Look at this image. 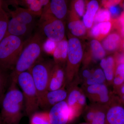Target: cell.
Masks as SVG:
<instances>
[{
	"label": "cell",
	"instance_id": "1",
	"mask_svg": "<svg viewBox=\"0 0 124 124\" xmlns=\"http://www.w3.org/2000/svg\"><path fill=\"white\" fill-rule=\"evenodd\" d=\"M18 87L11 81L1 102L0 114L5 124H19L25 112L24 98Z\"/></svg>",
	"mask_w": 124,
	"mask_h": 124
},
{
	"label": "cell",
	"instance_id": "2",
	"mask_svg": "<svg viewBox=\"0 0 124 124\" xmlns=\"http://www.w3.org/2000/svg\"><path fill=\"white\" fill-rule=\"evenodd\" d=\"M45 41L44 37L39 32L25 41L14 68L10 73L11 81L17 83L18 76L28 71L40 58Z\"/></svg>",
	"mask_w": 124,
	"mask_h": 124
},
{
	"label": "cell",
	"instance_id": "3",
	"mask_svg": "<svg viewBox=\"0 0 124 124\" xmlns=\"http://www.w3.org/2000/svg\"><path fill=\"white\" fill-rule=\"evenodd\" d=\"M24 42L21 37L6 36L0 43V67L9 71L13 70Z\"/></svg>",
	"mask_w": 124,
	"mask_h": 124
},
{
	"label": "cell",
	"instance_id": "4",
	"mask_svg": "<svg viewBox=\"0 0 124 124\" xmlns=\"http://www.w3.org/2000/svg\"><path fill=\"white\" fill-rule=\"evenodd\" d=\"M17 84L21 89L24 98L25 112L30 117L38 111L39 104L37 90L29 71L22 72L18 76Z\"/></svg>",
	"mask_w": 124,
	"mask_h": 124
},
{
	"label": "cell",
	"instance_id": "5",
	"mask_svg": "<svg viewBox=\"0 0 124 124\" xmlns=\"http://www.w3.org/2000/svg\"><path fill=\"white\" fill-rule=\"evenodd\" d=\"M83 57V48L79 39L74 36L69 37L68 40L67 58L65 68L66 87L77 78Z\"/></svg>",
	"mask_w": 124,
	"mask_h": 124
},
{
	"label": "cell",
	"instance_id": "6",
	"mask_svg": "<svg viewBox=\"0 0 124 124\" xmlns=\"http://www.w3.org/2000/svg\"><path fill=\"white\" fill-rule=\"evenodd\" d=\"M38 26L39 32L47 39L57 43L65 38V27L63 21L55 18L45 8Z\"/></svg>",
	"mask_w": 124,
	"mask_h": 124
},
{
	"label": "cell",
	"instance_id": "7",
	"mask_svg": "<svg viewBox=\"0 0 124 124\" xmlns=\"http://www.w3.org/2000/svg\"><path fill=\"white\" fill-rule=\"evenodd\" d=\"M54 64V60L40 58L28 70L32 77L38 93L39 101L48 91L50 78Z\"/></svg>",
	"mask_w": 124,
	"mask_h": 124
},
{
	"label": "cell",
	"instance_id": "8",
	"mask_svg": "<svg viewBox=\"0 0 124 124\" xmlns=\"http://www.w3.org/2000/svg\"><path fill=\"white\" fill-rule=\"evenodd\" d=\"M78 85L77 81L73 80L66 87L68 94L66 101L75 118L82 114L87 106L86 96Z\"/></svg>",
	"mask_w": 124,
	"mask_h": 124
},
{
	"label": "cell",
	"instance_id": "9",
	"mask_svg": "<svg viewBox=\"0 0 124 124\" xmlns=\"http://www.w3.org/2000/svg\"><path fill=\"white\" fill-rule=\"evenodd\" d=\"M86 97L91 104L107 106L112 99L108 85L106 84L81 86Z\"/></svg>",
	"mask_w": 124,
	"mask_h": 124
},
{
	"label": "cell",
	"instance_id": "10",
	"mask_svg": "<svg viewBox=\"0 0 124 124\" xmlns=\"http://www.w3.org/2000/svg\"><path fill=\"white\" fill-rule=\"evenodd\" d=\"M48 113L51 124H68L75 119L66 101L52 107Z\"/></svg>",
	"mask_w": 124,
	"mask_h": 124
},
{
	"label": "cell",
	"instance_id": "11",
	"mask_svg": "<svg viewBox=\"0 0 124 124\" xmlns=\"http://www.w3.org/2000/svg\"><path fill=\"white\" fill-rule=\"evenodd\" d=\"M67 94L66 86L57 90L48 91L39 100V107L44 109L50 108L59 103L66 101Z\"/></svg>",
	"mask_w": 124,
	"mask_h": 124
},
{
	"label": "cell",
	"instance_id": "12",
	"mask_svg": "<svg viewBox=\"0 0 124 124\" xmlns=\"http://www.w3.org/2000/svg\"><path fill=\"white\" fill-rule=\"evenodd\" d=\"M65 68L54 63L50 78L48 91L57 90L66 86Z\"/></svg>",
	"mask_w": 124,
	"mask_h": 124
},
{
	"label": "cell",
	"instance_id": "13",
	"mask_svg": "<svg viewBox=\"0 0 124 124\" xmlns=\"http://www.w3.org/2000/svg\"><path fill=\"white\" fill-rule=\"evenodd\" d=\"M105 124H124V108L119 105L107 106Z\"/></svg>",
	"mask_w": 124,
	"mask_h": 124
},
{
	"label": "cell",
	"instance_id": "14",
	"mask_svg": "<svg viewBox=\"0 0 124 124\" xmlns=\"http://www.w3.org/2000/svg\"><path fill=\"white\" fill-rule=\"evenodd\" d=\"M48 12L58 19L63 20L67 14V2L64 0H52L45 7Z\"/></svg>",
	"mask_w": 124,
	"mask_h": 124
},
{
	"label": "cell",
	"instance_id": "15",
	"mask_svg": "<svg viewBox=\"0 0 124 124\" xmlns=\"http://www.w3.org/2000/svg\"><path fill=\"white\" fill-rule=\"evenodd\" d=\"M11 17L9 20L6 35H12L23 38L30 33L32 29L16 18Z\"/></svg>",
	"mask_w": 124,
	"mask_h": 124
},
{
	"label": "cell",
	"instance_id": "16",
	"mask_svg": "<svg viewBox=\"0 0 124 124\" xmlns=\"http://www.w3.org/2000/svg\"><path fill=\"white\" fill-rule=\"evenodd\" d=\"M68 40L66 38L57 42L53 55L55 64L66 68L67 58Z\"/></svg>",
	"mask_w": 124,
	"mask_h": 124
},
{
	"label": "cell",
	"instance_id": "17",
	"mask_svg": "<svg viewBox=\"0 0 124 124\" xmlns=\"http://www.w3.org/2000/svg\"><path fill=\"white\" fill-rule=\"evenodd\" d=\"M10 13L11 17L16 18L20 22L32 29L35 24L36 17L27 9L17 7Z\"/></svg>",
	"mask_w": 124,
	"mask_h": 124
},
{
	"label": "cell",
	"instance_id": "18",
	"mask_svg": "<svg viewBox=\"0 0 124 124\" xmlns=\"http://www.w3.org/2000/svg\"><path fill=\"white\" fill-rule=\"evenodd\" d=\"M50 1L48 0H25L18 1V2L26 7V9L35 17H40L45 7L49 4Z\"/></svg>",
	"mask_w": 124,
	"mask_h": 124
},
{
	"label": "cell",
	"instance_id": "19",
	"mask_svg": "<svg viewBox=\"0 0 124 124\" xmlns=\"http://www.w3.org/2000/svg\"><path fill=\"white\" fill-rule=\"evenodd\" d=\"M100 68L103 71L108 85L113 83L115 71V60L114 57L108 56L100 60Z\"/></svg>",
	"mask_w": 124,
	"mask_h": 124
},
{
	"label": "cell",
	"instance_id": "20",
	"mask_svg": "<svg viewBox=\"0 0 124 124\" xmlns=\"http://www.w3.org/2000/svg\"><path fill=\"white\" fill-rule=\"evenodd\" d=\"M122 42L120 35L117 32H113L105 37L102 41L101 44L106 51L113 52L119 48Z\"/></svg>",
	"mask_w": 124,
	"mask_h": 124
},
{
	"label": "cell",
	"instance_id": "21",
	"mask_svg": "<svg viewBox=\"0 0 124 124\" xmlns=\"http://www.w3.org/2000/svg\"><path fill=\"white\" fill-rule=\"evenodd\" d=\"M99 9V4L97 1L92 0L87 4L86 10L83 16V22L87 29L93 27L94 17Z\"/></svg>",
	"mask_w": 124,
	"mask_h": 124
},
{
	"label": "cell",
	"instance_id": "22",
	"mask_svg": "<svg viewBox=\"0 0 124 124\" xmlns=\"http://www.w3.org/2000/svg\"><path fill=\"white\" fill-rule=\"evenodd\" d=\"M70 19L68 28L71 34L75 37L84 35L86 31V28L83 21L75 18L76 16L70 14Z\"/></svg>",
	"mask_w": 124,
	"mask_h": 124
},
{
	"label": "cell",
	"instance_id": "23",
	"mask_svg": "<svg viewBox=\"0 0 124 124\" xmlns=\"http://www.w3.org/2000/svg\"><path fill=\"white\" fill-rule=\"evenodd\" d=\"M112 23L110 21L96 23L91 30V35L97 39H102L108 35L112 29Z\"/></svg>",
	"mask_w": 124,
	"mask_h": 124
},
{
	"label": "cell",
	"instance_id": "24",
	"mask_svg": "<svg viewBox=\"0 0 124 124\" xmlns=\"http://www.w3.org/2000/svg\"><path fill=\"white\" fill-rule=\"evenodd\" d=\"M102 84L107 85L103 71L101 68L99 67L93 69L91 76L81 85V86Z\"/></svg>",
	"mask_w": 124,
	"mask_h": 124
},
{
	"label": "cell",
	"instance_id": "25",
	"mask_svg": "<svg viewBox=\"0 0 124 124\" xmlns=\"http://www.w3.org/2000/svg\"><path fill=\"white\" fill-rule=\"evenodd\" d=\"M91 55L94 61L101 60L106 56V50L97 40L93 39L90 43Z\"/></svg>",
	"mask_w": 124,
	"mask_h": 124
},
{
	"label": "cell",
	"instance_id": "26",
	"mask_svg": "<svg viewBox=\"0 0 124 124\" xmlns=\"http://www.w3.org/2000/svg\"><path fill=\"white\" fill-rule=\"evenodd\" d=\"M11 82L10 73L0 67V104Z\"/></svg>",
	"mask_w": 124,
	"mask_h": 124
},
{
	"label": "cell",
	"instance_id": "27",
	"mask_svg": "<svg viewBox=\"0 0 124 124\" xmlns=\"http://www.w3.org/2000/svg\"><path fill=\"white\" fill-rule=\"evenodd\" d=\"M9 19L8 14L0 2V43L7 34Z\"/></svg>",
	"mask_w": 124,
	"mask_h": 124
},
{
	"label": "cell",
	"instance_id": "28",
	"mask_svg": "<svg viewBox=\"0 0 124 124\" xmlns=\"http://www.w3.org/2000/svg\"><path fill=\"white\" fill-rule=\"evenodd\" d=\"M30 117V124H51L48 111L36 112Z\"/></svg>",
	"mask_w": 124,
	"mask_h": 124
},
{
	"label": "cell",
	"instance_id": "29",
	"mask_svg": "<svg viewBox=\"0 0 124 124\" xmlns=\"http://www.w3.org/2000/svg\"><path fill=\"white\" fill-rule=\"evenodd\" d=\"M107 106L98 105L93 120L89 124H105Z\"/></svg>",
	"mask_w": 124,
	"mask_h": 124
},
{
	"label": "cell",
	"instance_id": "30",
	"mask_svg": "<svg viewBox=\"0 0 124 124\" xmlns=\"http://www.w3.org/2000/svg\"><path fill=\"white\" fill-rule=\"evenodd\" d=\"M124 82V64H117L115 69L113 83L115 86H120Z\"/></svg>",
	"mask_w": 124,
	"mask_h": 124
},
{
	"label": "cell",
	"instance_id": "31",
	"mask_svg": "<svg viewBox=\"0 0 124 124\" xmlns=\"http://www.w3.org/2000/svg\"><path fill=\"white\" fill-rule=\"evenodd\" d=\"M111 15L107 9H99L96 13L94 20V23L95 24L99 23L110 21Z\"/></svg>",
	"mask_w": 124,
	"mask_h": 124
},
{
	"label": "cell",
	"instance_id": "32",
	"mask_svg": "<svg viewBox=\"0 0 124 124\" xmlns=\"http://www.w3.org/2000/svg\"><path fill=\"white\" fill-rule=\"evenodd\" d=\"M73 9L71 12L75 15L79 17H82L84 15L85 11V2L82 0H78L73 2Z\"/></svg>",
	"mask_w": 124,
	"mask_h": 124
},
{
	"label": "cell",
	"instance_id": "33",
	"mask_svg": "<svg viewBox=\"0 0 124 124\" xmlns=\"http://www.w3.org/2000/svg\"><path fill=\"white\" fill-rule=\"evenodd\" d=\"M56 42L47 39V41H45L44 43L43 50L46 53L51 54L53 55L56 47Z\"/></svg>",
	"mask_w": 124,
	"mask_h": 124
},
{
	"label": "cell",
	"instance_id": "34",
	"mask_svg": "<svg viewBox=\"0 0 124 124\" xmlns=\"http://www.w3.org/2000/svg\"><path fill=\"white\" fill-rule=\"evenodd\" d=\"M120 2V0H105L103 1L102 4L105 8H109L112 6H116Z\"/></svg>",
	"mask_w": 124,
	"mask_h": 124
},
{
	"label": "cell",
	"instance_id": "35",
	"mask_svg": "<svg viewBox=\"0 0 124 124\" xmlns=\"http://www.w3.org/2000/svg\"><path fill=\"white\" fill-rule=\"evenodd\" d=\"M108 11L111 14V16L116 17L119 15L120 13V10L119 7L116 6H112L108 8Z\"/></svg>",
	"mask_w": 124,
	"mask_h": 124
},
{
	"label": "cell",
	"instance_id": "36",
	"mask_svg": "<svg viewBox=\"0 0 124 124\" xmlns=\"http://www.w3.org/2000/svg\"><path fill=\"white\" fill-rule=\"evenodd\" d=\"M115 60L117 63V64L123 63L124 64V53L117 54L116 56Z\"/></svg>",
	"mask_w": 124,
	"mask_h": 124
},
{
	"label": "cell",
	"instance_id": "37",
	"mask_svg": "<svg viewBox=\"0 0 124 124\" xmlns=\"http://www.w3.org/2000/svg\"><path fill=\"white\" fill-rule=\"evenodd\" d=\"M120 35L124 38V24L119 26Z\"/></svg>",
	"mask_w": 124,
	"mask_h": 124
},
{
	"label": "cell",
	"instance_id": "38",
	"mask_svg": "<svg viewBox=\"0 0 124 124\" xmlns=\"http://www.w3.org/2000/svg\"><path fill=\"white\" fill-rule=\"evenodd\" d=\"M120 93L121 94L122 100L124 102V85L121 88Z\"/></svg>",
	"mask_w": 124,
	"mask_h": 124
},
{
	"label": "cell",
	"instance_id": "39",
	"mask_svg": "<svg viewBox=\"0 0 124 124\" xmlns=\"http://www.w3.org/2000/svg\"><path fill=\"white\" fill-rule=\"evenodd\" d=\"M0 124H5L3 121V120H2L1 116L0 115Z\"/></svg>",
	"mask_w": 124,
	"mask_h": 124
},
{
	"label": "cell",
	"instance_id": "40",
	"mask_svg": "<svg viewBox=\"0 0 124 124\" xmlns=\"http://www.w3.org/2000/svg\"><path fill=\"white\" fill-rule=\"evenodd\" d=\"M122 45V49L124 51V41H123V42H122V43H121V45Z\"/></svg>",
	"mask_w": 124,
	"mask_h": 124
},
{
	"label": "cell",
	"instance_id": "41",
	"mask_svg": "<svg viewBox=\"0 0 124 124\" xmlns=\"http://www.w3.org/2000/svg\"><path fill=\"white\" fill-rule=\"evenodd\" d=\"M88 124L87 123H86V122H82V123H80V124Z\"/></svg>",
	"mask_w": 124,
	"mask_h": 124
},
{
	"label": "cell",
	"instance_id": "42",
	"mask_svg": "<svg viewBox=\"0 0 124 124\" xmlns=\"http://www.w3.org/2000/svg\"><path fill=\"white\" fill-rule=\"evenodd\" d=\"M122 16H123V17H124V12H123V13H122Z\"/></svg>",
	"mask_w": 124,
	"mask_h": 124
},
{
	"label": "cell",
	"instance_id": "43",
	"mask_svg": "<svg viewBox=\"0 0 124 124\" xmlns=\"http://www.w3.org/2000/svg\"></svg>",
	"mask_w": 124,
	"mask_h": 124
}]
</instances>
